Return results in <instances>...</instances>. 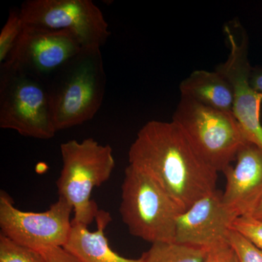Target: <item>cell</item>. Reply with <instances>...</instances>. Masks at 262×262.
<instances>
[{
    "instance_id": "ac0fdd59",
    "label": "cell",
    "mask_w": 262,
    "mask_h": 262,
    "mask_svg": "<svg viewBox=\"0 0 262 262\" xmlns=\"http://www.w3.org/2000/svg\"><path fill=\"white\" fill-rule=\"evenodd\" d=\"M227 241L235 253L237 262H262V250L233 229L229 231Z\"/></svg>"
},
{
    "instance_id": "277c9868",
    "label": "cell",
    "mask_w": 262,
    "mask_h": 262,
    "mask_svg": "<svg viewBox=\"0 0 262 262\" xmlns=\"http://www.w3.org/2000/svg\"><path fill=\"white\" fill-rule=\"evenodd\" d=\"M182 210L144 172L128 165L122 184L120 213L129 232L150 244L175 242Z\"/></svg>"
},
{
    "instance_id": "d6986e66",
    "label": "cell",
    "mask_w": 262,
    "mask_h": 262,
    "mask_svg": "<svg viewBox=\"0 0 262 262\" xmlns=\"http://www.w3.org/2000/svg\"><path fill=\"white\" fill-rule=\"evenodd\" d=\"M231 229L238 232L245 238L262 250V221L251 215L237 217L232 223Z\"/></svg>"
},
{
    "instance_id": "603a6c76",
    "label": "cell",
    "mask_w": 262,
    "mask_h": 262,
    "mask_svg": "<svg viewBox=\"0 0 262 262\" xmlns=\"http://www.w3.org/2000/svg\"><path fill=\"white\" fill-rule=\"evenodd\" d=\"M251 216H253V218L257 219L258 220L262 221V198L259 203H258L257 207H256V209L253 212Z\"/></svg>"
},
{
    "instance_id": "8992f818",
    "label": "cell",
    "mask_w": 262,
    "mask_h": 262,
    "mask_svg": "<svg viewBox=\"0 0 262 262\" xmlns=\"http://www.w3.org/2000/svg\"><path fill=\"white\" fill-rule=\"evenodd\" d=\"M0 127L42 140L52 139L57 132L45 84L3 65L0 77Z\"/></svg>"
},
{
    "instance_id": "ffe728a7",
    "label": "cell",
    "mask_w": 262,
    "mask_h": 262,
    "mask_svg": "<svg viewBox=\"0 0 262 262\" xmlns=\"http://www.w3.org/2000/svg\"><path fill=\"white\" fill-rule=\"evenodd\" d=\"M203 262H237L235 253L229 244L208 250Z\"/></svg>"
},
{
    "instance_id": "7c38bea8",
    "label": "cell",
    "mask_w": 262,
    "mask_h": 262,
    "mask_svg": "<svg viewBox=\"0 0 262 262\" xmlns=\"http://www.w3.org/2000/svg\"><path fill=\"white\" fill-rule=\"evenodd\" d=\"M234 166L224 170V203L237 217L251 215L262 198V149L251 142L241 146Z\"/></svg>"
},
{
    "instance_id": "9a60e30c",
    "label": "cell",
    "mask_w": 262,
    "mask_h": 262,
    "mask_svg": "<svg viewBox=\"0 0 262 262\" xmlns=\"http://www.w3.org/2000/svg\"><path fill=\"white\" fill-rule=\"evenodd\" d=\"M208 251L177 242H159L151 244L141 257L142 262H203Z\"/></svg>"
},
{
    "instance_id": "44dd1931",
    "label": "cell",
    "mask_w": 262,
    "mask_h": 262,
    "mask_svg": "<svg viewBox=\"0 0 262 262\" xmlns=\"http://www.w3.org/2000/svg\"><path fill=\"white\" fill-rule=\"evenodd\" d=\"M40 253L46 262H80L63 247L50 248Z\"/></svg>"
},
{
    "instance_id": "30bf717a",
    "label": "cell",
    "mask_w": 262,
    "mask_h": 262,
    "mask_svg": "<svg viewBox=\"0 0 262 262\" xmlns=\"http://www.w3.org/2000/svg\"><path fill=\"white\" fill-rule=\"evenodd\" d=\"M229 53L227 61L215 70L222 74L232 84L234 91L232 113L248 142L262 149L261 105L262 95L250 84L251 67L248 59V38L246 32H234L232 26H225Z\"/></svg>"
},
{
    "instance_id": "4fadbf2b",
    "label": "cell",
    "mask_w": 262,
    "mask_h": 262,
    "mask_svg": "<svg viewBox=\"0 0 262 262\" xmlns=\"http://www.w3.org/2000/svg\"><path fill=\"white\" fill-rule=\"evenodd\" d=\"M96 221L97 228L94 232H91L87 226L72 221V232L63 248L80 262H142L141 257L125 258L110 247L105 234L112 221L108 212L99 210Z\"/></svg>"
},
{
    "instance_id": "5b68a950",
    "label": "cell",
    "mask_w": 262,
    "mask_h": 262,
    "mask_svg": "<svg viewBox=\"0 0 262 262\" xmlns=\"http://www.w3.org/2000/svg\"><path fill=\"white\" fill-rule=\"evenodd\" d=\"M172 122L218 173L231 165L241 146L248 142L233 113L187 98H181Z\"/></svg>"
},
{
    "instance_id": "6da1fadb",
    "label": "cell",
    "mask_w": 262,
    "mask_h": 262,
    "mask_svg": "<svg viewBox=\"0 0 262 262\" xmlns=\"http://www.w3.org/2000/svg\"><path fill=\"white\" fill-rule=\"evenodd\" d=\"M129 165L153 179L183 212L216 190L218 172L173 122L151 120L131 144Z\"/></svg>"
},
{
    "instance_id": "3957f363",
    "label": "cell",
    "mask_w": 262,
    "mask_h": 262,
    "mask_svg": "<svg viewBox=\"0 0 262 262\" xmlns=\"http://www.w3.org/2000/svg\"><path fill=\"white\" fill-rule=\"evenodd\" d=\"M60 149L62 168L56 182L58 194L73 208L72 222L88 227L99 211L91 199L93 190L107 182L115 168L113 148L88 138L62 143Z\"/></svg>"
},
{
    "instance_id": "e0dca14e",
    "label": "cell",
    "mask_w": 262,
    "mask_h": 262,
    "mask_svg": "<svg viewBox=\"0 0 262 262\" xmlns=\"http://www.w3.org/2000/svg\"><path fill=\"white\" fill-rule=\"evenodd\" d=\"M0 262H46L39 251L15 244L0 234Z\"/></svg>"
},
{
    "instance_id": "5bb4252c",
    "label": "cell",
    "mask_w": 262,
    "mask_h": 262,
    "mask_svg": "<svg viewBox=\"0 0 262 262\" xmlns=\"http://www.w3.org/2000/svg\"><path fill=\"white\" fill-rule=\"evenodd\" d=\"M182 97L204 105L232 113L234 91L232 84L218 71L196 70L180 84Z\"/></svg>"
},
{
    "instance_id": "2e32d148",
    "label": "cell",
    "mask_w": 262,
    "mask_h": 262,
    "mask_svg": "<svg viewBox=\"0 0 262 262\" xmlns=\"http://www.w3.org/2000/svg\"><path fill=\"white\" fill-rule=\"evenodd\" d=\"M20 10H13L0 33V63L8 58L24 29Z\"/></svg>"
},
{
    "instance_id": "ba28073f",
    "label": "cell",
    "mask_w": 262,
    "mask_h": 262,
    "mask_svg": "<svg viewBox=\"0 0 262 262\" xmlns=\"http://www.w3.org/2000/svg\"><path fill=\"white\" fill-rule=\"evenodd\" d=\"M19 10L24 25L71 33L82 47L101 48L111 35L91 0H27Z\"/></svg>"
},
{
    "instance_id": "9c48e42d",
    "label": "cell",
    "mask_w": 262,
    "mask_h": 262,
    "mask_svg": "<svg viewBox=\"0 0 262 262\" xmlns=\"http://www.w3.org/2000/svg\"><path fill=\"white\" fill-rule=\"evenodd\" d=\"M82 48L71 33L24 25L13 51L1 65L45 84Z\"/></svg>"
},
{
    "instance_id": "52a82bcc",
    "label": "cell",
    "mask_w": 262,
    "mask_h": 262,
    "mask_svg": "<svg viewBox=\"0 0 262 262\" xmlns=\"http://www.w3.org/2000/svg\"><path fill=\"white\" fill-rule=\"evenodd\" d=\"M73 208L58 198L49 209L41 213L20 211L5 191H0V234L15 244L42 252L63 247L72 232Z\"/></svg>"
},
{
    "instance_id": "7402d4cb",
    "label": "cell",
    "mask_w": 262,
    "mask_h": 262,
    "mask_svg": "<svg viewBox=\"0 0 262 262\" xmlns=\"http://www.w3.org/2000/svg\"><path fill=\"white\" fill-rule=\"evenodd\" d=\"M250 84L255 91L262 95V68L256 67L251 70Z\"/></svg>"
},
{
    "instance_id": "7a4b0ae2",
    "label": "cell",
    "mask_w": 262,
    "mask_h": 262,
    "mask_svg": "<svg viewBox=\"0 0 262 262\" xmlns=\"http://www.w3.org/2000/svg\"><path fill=\"white\" fill-rule=\"evenodd\" d=\"M106 83L101 48L89 47L46 81L57 132L92 120L102 105Z\"/></svg>"
},
{
    "instance_id": "8fae6325",
    "label": "cell",
    "mask_w": 262,
    "mask_h": 262,
    "mask_svg": "<svg viewBox=\"0 0 262 262\" xmlns=\"http://www.w3.org/2000/svg\"><path fill=\"white\" fill-rule=\"evenodd\" d=\"M237 217L216 189L179 215L175 242L207 250L228 244V234Z\"/></svg>"
}]
</instances>
